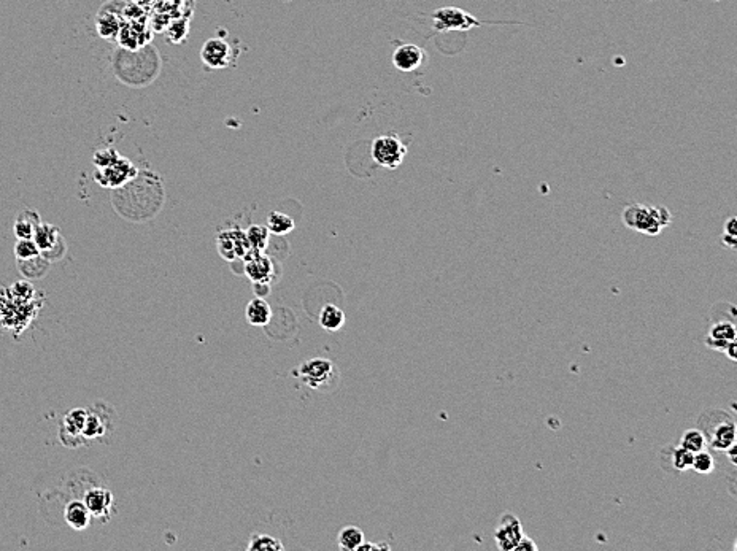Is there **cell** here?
<instances>
[{"label": "cell", "instance_id": "6da1fadb", "mask_svg": "<svg viewBox=\"0 0 737 551\" xmlns=\"http://www.w3.org/2000/svg\"><path fill=\"white\" fill-rule=\"evenodd\" d=\"M623 224L631 231L645 235H658L666 226L671 224L672 213L666 207H653L631 204L623 208Z\"/></svg>", "mask_w": 737, "mask_h": 551}, {"label": "cell", "instance_id": "7a4b0ae2", "mask_svg": "<svg viewBox=\"0 0 737 551\" xmlns=\"http://www.w3.org/2000/svg\"><path fill=\"white\" fill-rule=\"evenodd\" d=\"M701 431L707 439V447L715 452H728L736 445V420L723 410H707L698 420Z\"/></svg>", "mask_w": 737, "mask_h": 551}, {"label": "cell", "instance_id": "3957f363", "mask_svg": "<svg viewBox=\"0 0 737 551\" xmlns=\"http://www.w3.org/2000/svg\"><path fill=\"white\" fill-rule=\"evenodd\" d=\"M372 159L383 169H398L407 158V146L398 136H380L372 142Z\"/></svg>", "mask_w": 737, "mask_h": 551}, {"label": "cell", "instance_id": "277c9868", "mask_svg": "<svg viewBox=\"0 0 737 551\" xmlns=\"http://www.w3.org/2000/svg\"><path fill=\"white\" fill-rule=\"evenodd\" d=\"M432 24L439 32L450 31H471L480 28L481 23L477 18L457 6H442L432 13Z\"/></svg>", "mask_w": 737, "mask_h": 551}, {"label": "cell", "instance_id": "5b68a950", "mask_svg": "<svg viewBox=\"0 0 737 551\" xmlns=\"http://www.w3.org/2000/svg\"><path fill=\"white\" fill-rule=\"evenodd\" d=\"M32 239L37 244L40 254H42L46 261L55 262L64 258V254L67 251V244L61 235V231H59L56 226L40 223Z\"/></svg>", "mask_w": 737, "mask_h": 551}, {"label": "cell", "instance_id": "8992f818", "mask_svg": "<svg viewBox=\"0 0 737 551\" xmlns=\"http://www.w3.org/2000/svg\"><path fill=\"white\" fill-rule=\"evenodd\" d=\"M137 177V169L133 167L131 160L126 158L119 156L116 160H113L111 164L100 167V169L94 175V178L97 180V183L104 187H121L126 183H129L132 178Z\"/></svg>", "mask_w": 737, "mask_h": 551}, {"label": "cell", "instance_id": "52a82bcc", "mask_svg": "<svg viewBox=\"0 0 737 551\" xmlns=\"http://www.w3.org/2000/svg\"><path fill=\"white\" fill-rule=\"evenodd\" d=\"M217 246L221 258L226 259L227 262L242 261L246 256V253L251 250L245 231L237 229V227L221 231L217 235Z\"/></svg>", "mask_w": 737, "mask_h": 551}, {"label": "cell", "instance_id": "ba28073f", "mask_svg": "<svg viewBox=\"0 0 737 551\" xmlns=\"http://www.w3.org/2000/svg\"><path fill=\"white\" fill-rule=\"evenodd\" d=\"M244 261V273L251 280L253 285H271L275 278V264L264 253L251 250L246 253Z\"/></svg>", "mask_w": 737, "mask_h": 551}, {"label": "cell", "instance_id": "9c48e42d", "mask_svg": "<svg viewBox=\"0 0 737 551\" xmlns=\"http://www.w3.org/2000/svg\"><path fill=\"white\" fill-rule=\"evenodd\" d=\"M334 369L336 367H334L331 361L318 358V359H310V361L304 362V364L300 366L296 372H294V375H296L297 378L302 380L307 386L318 389L321 386L327 385V383H331Z\"/></svg>", "mask_w": 737, "mask_h": 551}, {"label": "cell", "instance_id": "30bf717a", "mask_svg": "<svg viewBox=\"0 0 737 551\" xmlns=\"http://www.w3.org/2000/svg\"><path fill=\"white\" fill-rule=\"evenodd\" d=\"M523 535H525V533H523L518 516H515L511 512H506L501 516L494 530V542L502 551H513Z\"/></svg>", "mask_w": 737, "mask_h": 551}, {"label": "cell", "instance_id": "8fae6325", "mask_svg": "<svg viewBox=\"0 0 737 551\" xmlns=\"http://www.w3.org/2000/svg\"><path fill=\"white\" fill-rule=\"evenodd\" d=\"M83 502L88 507L91 516L107 523L113 515V506H115V497L113 493L107 488H92L84 494Z\"/></svg>", "mask_w": 737, "mask_h": 551}, {"label": "cell", "instance_id": "7c38bea8", "mask_svg": "<svg viewBox=\"0 0 737 551\" xmlns=\"http://www.w3.org/2000/svg\"><path fill=\"white\" fill-rule=\"evenodd\" d=\"M231 46L221 38H210L200 50V59L209 69H224L231 62Z\"/></svg>", "mask_w": 737, "mask_h": 551}, {"label": "cell", "instance_id": "4fadbf2b", "mask_svg": "<svg viewBox=\"0 0 737 551\" xmlns=\"http://www.w3.org/2000/svg\"><path fill=\"white\" fill-rule=\"evenodd\" d=\"M425 51L413 43L400 45L393 53V65L399 72H413L423 64Z\"/></svg>", "mask_w": 737, "mask_h": 551}, {"label": "cell", "instance_id": "5bb4252c", "mask_svg": "<svg viewBox=\"0 0 737 551\" xmlns=\"http://www.w3.org/2000/svg\"><path fill=\"white\" fill-rule=\"evenodd\" d=\"M88 416V410L84 408H73L64 416L61 426V439L65 442L67 439L75 440V445H80L77 439H83V427Z\"/></svg>", "mask_w": 737, "mask_h": 551}, {"label": "cell", "instance_id": "9a60e30c", "mask_svg": "<svg viewBox=\"0 0 737 551\" xmlns=\"http://www.w3.org/2000/svg\"><path fill=\"white\" fill-rule=\"evenodd\" d=\"M64 518H65V523L69 524L72 529L84 530L89 528L92 516L83 501H70L65 506Z\"/></svg>", "mask_w": 737, "mask_h": 551}, {"label": "cell", "instance_id": "2e32d148", "mask_svg": "<svg viewBox=\"0 0 737 551\" xmlns=\"http://www.w3.org/2000/svg\"><path fill=\"white\" fill-rule=\"evenodd\" d=\"M245 317L251 326H258V327L267 326L272 320V308L269 305V302H267L264 298H259V295L253 298L250 302H248Z\"/></svg>", "mask_w": 737, "mask_h": 551}, {"label": "cell", "instance_id": "e0dca14e", "mask_svg": "<svg viewBox=\"0 0 737 551\" xmlns=\"http://www.w3.org/2000/svg\"><path fill=\"white\" fill-rule=\"evenodd\" d=\"M50 261H46L42 254L29 258V259H18V268L26 280H38L43 278L50 268Z\"/></svg>", "mask_w": 737, "mask_h": 551}, {"label": "cell", "instance_id": "ac0fdd59", "mask_svg": "<svg viewBox=\"0 0 737 551\" xmlns=\"http://www.w3.org/2000/svg\"><path fill=\"white\" fill-rule=\"evenodd\" d=\"M40 223H42L40 214L36 210L26 208V210H23L18 214V218L15 221L16 237L18 239H32L33 234H36V231H37V227L40 226Z\"/></svg>", "mask_w": 737, "mask_h": 551}, {"label": "cell", "instance_id": "d6986e66", "mask_svg": "<svg viewBox=\"0 0 737 551\" xmlns=\"http://www.w3.org/2000/svg\"><path fill=\"white\" fill-rule=\"evenodd\" d=\"M318 321H320V326L326 329V331L336 332L345 326V313H344V310H340L337 305L327 304L321 308Z\"/></svg>", "mask_w": 737, "mask_h": 551}, {"label": "cell", "instance_id": "ffe728a7", "mask_svg": "<svg viewBox=\"0 0 737 551\" xmlns=\"http://www.w3.org/2000/svg\"><path fill=\"white\" fill-rule=\"evenodd\" d=\"M245 234H246L248 244H250L253 250L261 251V253H264L267 250V246H269V241H271V231L267 229V226L253 224L248 227Z\"/></svg>", "mask_w": 737, "mask_h": 551}, {"label": "cell", "instance_id": "44dd1931", "mask_svg": "<svg viewBox=\"0 0 737 551\" xmlns=\"http://www.w3.org/2000/svg\"><path fill=\"white\" fill-rule=\"evenodd\" d=\"M366 540L364 533L358 526H346L339 533L337 542L340 550L356 551L358 547Z\"/></svg>", "mask_w": 737, "mask_h": 551}, {"label": "cell", "instance_id": "7402d4cb", "mask_svg": "<svg viewBox=\"0 0 737 551\" xmlns=\"http://www.w3.org/2000/svg\"><path fill=\"white\" fill-rule=\"evenodd\" d=\"M707 337L716 339V340H725V342H736L737 329H736L734 321H731V320L715 321L709 329Z\"/></svg>", "mask_w": 737, "mask_h": 551}, {"label": "cell", "instance_id": "603a6c76", "mask_svg": "<svg viewBox=\"0 0 737 551\" xmlns=\"http://www.w3.org/2000/svg\"><path fill=\"white\" fill-rule=\"evenodd\" d=\"M294 227H296V224H294L293 218L281 212H272L269 214V218H267V229L271 231V234L286 235L290 234Z\"/></svg>", "mask_w": 737, "mask_h": 551}, {"label": "cell", "instance_id": "cb8c5ba5", "mask_svg": "<svg viewBox=\"0 0 737 551\" xmlns=\"http://www.w3.org/2000/svg\"><path fill=\"white\" fill-rule=\"evenodd\" d=\"M246 550L248 551H283L285 545L272 535L253 534Z\"/></svg>", "mask_w": 737, "mask_h": 551}, {"label": "cell", "instance_id": "d4e9b609", "mask_svg": "<svg viewBox=\"0 0 737 551\" xmlns=\"http://www.w3.org/2000/svg\"><path fill=\"white\" fill-rule=\"evenodd\" d=\"M680 447L689 449L692 453H698L707 448V439L701 429H688L682 434Z\"/></svg>", "mask_w": 737, "mask_h": 551}, {"label": "cell", "instance_id": "484cf974", "mask_svg": "<svg viewBox=\"0 0 737 551\" xmlns=\"http://www.w3.org/2000/svg\"><path fill=\"white\" fill-rule=\"evenodd\" d=\"M693 454L689 449L683 447H674L671 449V466L677 472H685V470L692 469L693 464Z\"/></svg>", "mask_w": 737, "mask_h": 551}, {"label": "cell", "instance_id": "4316f807", "mask_svg": "<svg viewBox=\"0 0 737 551\" xmlns=\"http://www.w3.org/2000/svg\"><path fill=\"white\" fill-rule=\"evenodd\" d=\"M104 432H105V425H104L102 418H100L97 413L88 412L84 427H83V439L84 440L99 439V437L104 435Z\"/></svg>", "mask_w": 737, "mask_h": 551}, {"label": "cell", "instance_id": "83f0119b", "mask_svg": "<svg viewBox=\"0 0 737 551\" xmlns=\"http://www.w3.org/2000/svg\"><path fill=\"white\" fill-rule=\"evenodd\" d=\"M692 469L694 470V472H698L701 475H707V474H712L715 470V459L714 456L710 454L707 449H702V452H698L693 454V464H692Z\"/></svg>", "mask_w": 737, "mask_h": 551}, {"label": "cell", "instance_id": "f1b7e54d", "mask_svg": "<svg viewBox=\"0 0 737 551\" xmlns=\"http://www.w3.org/2000/svg\"><path fill=\"white\" fill-rule=\"evenodd\" d=\"M40 254V250L33 239H18L15 245L16 259H29Z\"/></svg>", "mask_w": 737, "mask_h": 551}, {"label": "cell", "instance_id": "f546056e", "mask_svg": "<svg viewBox=\"0 0 737 551\" xmlns=\"http://www.w3.org/2000/svg\"><path fill=\"white\" fill-rule=\"evenodd\" d=\"M118 158H119L118 151L111 150V148H107V150H100L94 154V164L97 165V169H100V167L111 164L113 160H116Z\"/></svg>", "mask_w": 737, "mask_h": 551}, {"label": "cell", "instance_id": "4dcf8cb0", "mask_svg": "<svg viewBox=\"0 0 737 551\" xmlns=\"http://www.w3.org/2000/svg\"><path fill=\"white\" fill-rule=\"evenodd\" d=\"M539 547L535 545V542L533 539H529L528 535H523L521 540L518 542V545L515 547L513 551H537Z\"/></svg>", "mask_w": 737, "mask_h": 551}, {"label": "cell", "instance_id": "1f68e13d", "mask_svg": "<svg viewBox=\"0 0 737 551\" xmlns=\"http://www.w3.org/2000/svg\"><path fill=\"white\" fill-rule=\"evenodd\" d=\"M729 344H731V342L716 340V339H710V337L706 339V345H707L710 349H715V351H720V353H726V349H728Z\"/></svg>", "mask_w": 737, "mask_h": 551}, {"label": "cell", "instance_id": "d6a6232c", "mask_svg": "<svg viewBox=\"0 0 737 551\" xmlns=\"http://www.w3.org/2000/svg\"><path fill=\"white\" fill-rule=\"evenodd\" d=\"M721 245L725 248H729V250H736L737 248V235H729V234H723L721 235Z\"/></svg>", "mask_w": 737, "mask_h": 551}, {"label": "cell", "instance_id": "836d02e7", "mask_svg": "<svg viewBox=\"0 0 737 551\" xmlns=\"http://www.w3.org/2000/svg\"><path fill=\"white\" fill-rule=\"evenodd\" d=\"M723 234L737 235V218L736 217H729L725 221V226H723Z\"/></svg>", "mask_w": 737, "mask_h": 551}, {"label": "cell", "instance_id": "e575fe53", "mask_svg": "<svg viewBox=\"0 0 737 551\" xmlns=\"http://www.w3.org/2000/svg\"><path fill=\"white\" fill-rule=\"evenodd\" d=\"M378 550H390V545H386V543H380V545H375V543H367L364 540L358 547L356 551H378Z\"/></svg>", "mask_w": 737, "mask_h": 551}, {"label": "cell", "instance_id": "d590c367", "mask_svg": "<svg viewBox=\"0 0 737 551\" xmlns=\"http://www.w3.org/2000/svg\"><path fill=\"white\" fill-rule=\"evenodd\" d=\"M736 349H737V344H736V342H731V344H729V347H728V349H726V353H725V354L728 356V358L731 359V361H736V359H737V356H736Z\"/></svg>", "mask_w": 737, "mask_h": 551}]
</instances>
